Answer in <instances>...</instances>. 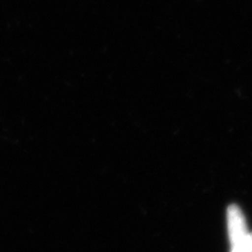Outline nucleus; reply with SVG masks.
<instances>
[{
    "mask_svg": "<svg viewBox=\"0 0 252 252\" xmlns=\"http://www.w3.org/2000/svg\"><path fill=\"white\" fill-rule=\"evenodd\" d=\"M227 218L228 234L231 245H233L241 242L248 234L246 220L242 210L236 205H231L228 208Z\"/></svg>",
    "mask_w": 252,
    "mask_h": 252,
    "instance_id": "nucleus-1",
    "label": "nucleus"
},
{
    "mask_svg": "<svg viewBox=\"0 0 252 252\" xmlns=\"http://www.w3.org/2000/svg\"><path fill=\"white\" fill-rule=\"evenodd\" d=\"M231 249H236L241 252H252V233L248 232L241 242L231 245Z\"/></svg>",
    "mask_w": 252,
    "mask_h": 252,
    "instance_id": "nucleus-2",
    "label": "nucleus"
},
{
    "mask_svg": "<svg viewBox=\"0 0 252 252\" xmlns=\"http://www.w3.org/2000/svg\"><path fill=\"white\" fill-rule=\"evenodd\" d=\"M231 252H235V251H232V250H231Z\"/></svg>",
    "mask_w": 252,
    "mask_h": 252,
    "instance_id": "nucleus-3",
    "label": "nucleus"
}]
</instances>
